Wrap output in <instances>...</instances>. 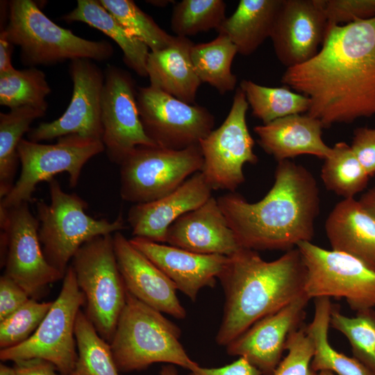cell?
<instances>
[{"label": "cell", "mask_w": 375, "mask_h": 375, "mask_svg": "<svg viewBox=\"0 0 375 375\" xmlns=\"http://www.w3.org/2000/svg\"><path fill=\"white\" fill-rule=\"evenodd\" d=\"M281 83L310 99L324 128L375 115V17L328 25L321 49Z\"/></svg>", "instance_id": "1"}, {"label": "cell", "mask_w": 375, "mask_h": 375, "mask_svg": "<svg viewBox=\"0 0 375 375\" xmlns=\"http://www.w3.org/2000/svg\"><path fill=\"white\" fill-rule=\"evenodd\" d=\"M217 199L242 248L287 251L314 236L318 185L309 170L290 160L278 162L274 185L259 201L234 192Z\"/></svg>", "instance_id": "2"}, {"label": "cell", "mask_w": 375, "mask_h": 375, "mask_svg": "<svg viewBox=\"0 0 375 375\" xmlns=\"http://www.w3.org/2000/svg\"><path fill=\"white\" fill-rule=\"evenodd\" d=\"M306 278V267L297 247L272 261L242 247L228 256L217 278L224 304L217 344L227 346L255 322L301 295Z\"/></svg>", "instance_id": "3"}, {"label": "cell", "mask_w": 375, "mask_h": 375, "mask_svg": "<svg viewBox=\"0 0 375 375\" xmlns=\"http://www.w3.org/2000/svg\"><path fill=\"white\" fill-rule=\"evenodd\" d=\"M181 336L176 324L126 290V303L110 342L119 372L144 370L156 362L197 369L199 365L185 351Z\"/></svg>", "instance_id": "4"}, {"label": "cell", "mask_w": 375, "mask_h": 375, "mask_svg": "<svg viewBox=\"0 0 375 375\" xmlns=\"http://www.w3.org/2000/svg\"><path fill=\"white\" fill-rule=\"evenodd\" d=\"M7 19L1 31L20 48V60L25 65H51L76 58L104 61L113 56L108 41L76 35L51 20L32 0L8 1Z\"/></svg>", "instance_id": "5"}, {"label": "cell", "mask_w": 375, "mask_h": 375, "mask_svg": "<svg viewBox=\"0 0 375 375\" xmlns=\"http://www.w3.org/2000/svg\"><path fill=\"white\" fill-rule=\"evenodd\" d=\"M48 183L50 203L35 201L39 239L47 262L65 275L69 261L84 243L124 229L125 222L122 214L112 222L90 217L82 198L63 191L54 178Z\"/></svg>", "instance_id": "6"}, {"label": "cell", "mask_w": 375, "mask_h": 375, "mask_svg": "<svg viewBox=\"0 0 375 375\" xmlns=\"http://www.w3.org/2000/svg\"><path fill=\"white\" fill-rule=\"evenodd\" d=\"M70 265L85 298V315L99 335L110 343L126 297L112 235H99L84 243Z\"/></svg>", "instance_id": "7"}, {"label": "cell", "mask_w": 375, "mask_h": 375, "mask_svg": "<svg viewBox=\"0 0 375 375\" xmlns=\"http://www.w3.org/2000/svg\"><path fill=\"white\" fill-rule=\"evenodd\" d=\"M203 162L199 144L181 150L138 146L119 165L121 198L133 204L160 199L200 172Z\"/></svg>", "instance_id": "8"}, {"label": "cell", "mask_w": 375, "mask_h": 375, "mask_svg": "<svg viewBox=\"0 0 375 375\" xmlns=\"http://www.w3.org/2000/svg\"><path fill=\"white\" fill-rule=\"evenodd\" d=\"M85 303L69 265L59 295L35 333L24 342L0 351L1 361L41 358L53 363L62 375H70L77 358L75 322Z\"/></svg>", "instance_id": "9"}, {"label": "cell", "mask_w": 375, "mask_h": 375, "mask_svg": "<svg viewBox=\"0 0 375 375\" xmlns=\"http://www.w3.org/2000/svg\"><path fill=\"white\" fill-rule=\"evenodd\" d=\"M1 265L4 274L32 299L64 276L46 260L39 239L40 222L28 202L0 208Z\"/></svg>", "instance_id": "10"}, {"label": "cell", "mask_w": 375, "mask_h": 375, "mask_svg": "<svg viewBox=\"0 0 375 375\" xmlns=\"http://www.w3.org/2000/svg\"><path fill=\"white\" fill-rule=\"evenodd\" d=\"M53 144L22 139L17 148L22 170L9 193L1 199L0 208H8L29 202L36 185L67 172L72 188L77 185L82 169L92 157L105 151L101 140L67 135Z\"/></svg>", "instance_id": "11"}, {"label": "cell", "mask_w": 375, "mask_h": 375, "mask_svg": "<svg viewBox=\"0 0 375 375\" xmlns=\"http://www.w3.org/2000/svg\"><path fill=\"white\" fill-rule=\"evenodd\" d=\"M306 267L303 292L310 299L344 298L356 312L375 308V271L345 253L299 243Z\"/></svg>", "instance_id": "12"}, {"label": "cell", "mask_w": 375, "mask_h": 375, "mask_svg": "<svg viewBox=\"0 0 375 375\" xmlns=\"http://www.w3.org/2000/svg\"><path fill=\"white\" fill-rule=\"evenodd\" d=\"M249 106L238 88L224 122L199 142L203 158L200 172L212 190L234 192L245 181L244 165L258 160L246 121Z\"/></svg>", "instance_id": "13"}, {"label": "cell", "mask_w": 375, "mask_h": 375, "mask_svg": "<svg viewBox=\"0 0 375 375\" xmlns=\"http://www.w3.org/2000/svg\"><path fill=\"white\" fill-rule=\"evenodd\" d=\"M137 103L147 137L157 146L181 150L197 145L213 129L206 107L185 103L151 85L138 87Z\"/></svg>", "instance_id": "14"}, {"label": "cell", "mask_w": 375, "mask_h": 375, "mask_svg": "<svg viewBox=\"0 0 375 375\" xmlns=\"http://www.w3.org/2000/svg\"><path fill=\"white\" fill-rule=\"evenodd\" d=\"M101 98L102 142L108 159L117 165L138 146H155L143 129L135 81L130 73L109 65L104 70Z\"/></svg>", "instance_id": "15"}, {"label": "cell", "mask_w": 375, "mask_h": 375, "mask_svg": "<svg viewBox=\"0 0 375 375\" xmlns=\"http://www.w3.org/2000/svg\"><path fill=\"white\" fill-rule=\"evenodd\" d=\"M69 72L73 91L66 110L59 118L31 128L28 140L40 142L67 135L101 140L104 71L92 60L76 58L70 61Z\"/></svg>", "instance_id": "16"}, {"label": "cell", "mask_w": 375, "mask_h": 375, "mask_svg": "<svg viewBox=\"0 0 375 375\" xmlns=\"http://www.w3.org/2000/svg\"><path fill=\"white\" fill-rule=\"evenodd\" d=\"M328 23L321 0H282L270 38L287 68L304 63L319 51Z\"/></svg>", "instance_id": "17"}, {"label": "cell", "mask_w": 375, "mask_h": 375, "mask_svg": "<svg viewBox=\"0 0 375 375\" xmlns=\"http://www.w3.org/2000/svg\"><path fill=\"white\" fill-rule=\"evenodd\" d=\"M310 300L303 292L277 312L259 319L225 347L226 353L244 358L262 375H273L288 335L302 326Z\"/></svg>", "instance_id": "18"}, {"label": "cell", "mask_w": 375, "mask_h": 375, "mask_svg": "<svg viewBox=\"0 0 375 375\" xmlns=\"http://www.w3.org/2000/svg\"><path fill=\"white\" fill-rule=\"evenodd\" d=\"M118 267L128 292L150 307L182 319L187 312L174 283L120 231L112 235Z\"/></svg>", "instance_id": "19"}, {"label": "cell", "mask_w": 375, "mask_h": 375, "mask_svg": "<svg viewBox=\"0 0 375 375\" xmlns=\"http://www.w3.org/2000/svg\"><path fill=\"white\" fill-rule=\"evenodd\" d=\"M129 241L192 301L202 288L216 285L228 260L226 256L196 253L143 238L133 237Z\"/></svg>", "instance_id": "20"}, {"label": "cell", "mask_w": 375, "mask_h": 375, "mask_svg": "<svg viewBox=\"0 0 375 375\" xmlns=\"http://www.w3.org/2000/svg\"><path fill=\"white\" fill-rule=\"evenodd\" d=\"M212 190L202 173L198 172L172 192L152 201L133 204L127 216L133 235L166 243L169 226L208 201Z\"/></svg>", "instance_id": "21"}, {"label": "cell", "mask_w": 375, "mask_h": 375, "mask_svg": "<svg viewBox=\"0 0 375 375\" xmlns=\"http://www.w3.org/2000/svg\"><path fill=\"white\" fill-rule=\"evenodd\" d=\"M166 243L196 253L226 256L242 248L212 196L169 226Z\"/></svg>", "instance_id": "22"}, {"label": "cell", "mask_w": 375, "mask_h": 375, "mask_svg": "<svg viewBox=\"0 0 375 375\" xmlns=\"http://www.w3.org/2000/svg\"><path fill=\"white\" fill-rule=\"evenodd\" d=\"M322 123L308 114H296L256 126L258 143L278 162L300 155L326 158L331 147L322 140Z\"/></svg>", "instance_id": "23"}, {"label": "cell", "mask_w": 375, "mask_h": 375, "mask_svg": "<svg viewBox=\"0 0 375 375\" xmlns=\"http://www.w3.org/2000/svg\"><path fill=\"white\" fill-rule=\"evenodd\" d=\"M325 231L332 250L352 256L375 271V217L355 198L338 202Z\"/></svg>", "instance_id": "24"}, {"label": "cell", "mask_w": 375, "mask_h": 375, "mask_svg": "<svg viewBox=\"0 0 375 375\" xmlns=\"http://www.w3.org/2000/svg\"><path fill=\"white\" fill-rule=\"evenodd\" d=\"M194 44L188 38L175 36L167 47L150 51L147 62L150 85L185 103L195 104L201 82L191 58Z\"/></svg>", "instance_id": "25"}, {"label": "cell", "mask_w": 375, "mask_h": 375, "mask_svg": "<svg viewBox=\"0 0 375 375\" xmlns=\"http://www.w3.org/2000/svg\"><path fill=\"white\" fill-rule=\"evenodd\" d=\"M281 1L240 0L217 32L231 40L238 53L249 56L270 38Z\"/></svg>", "instance_id": "26"}, {"label": "cell", "mask_w": 375, "mask_h": 375, "mask_svg": "<svg viewBox=\"0 0 375 375\" xmlns=\"http://www.w3.org/2000/svg\"><path fill=\"white\" fill-rule=\"evenodd\" d=\"M62 18L67 22L85 23L107 35L121 48L125 64L138 76H147V62L150 49L126 31L99 0H78L76 6Z\"/></svg>", "instance_id": "27"}, {"label": "cell", "mask_w": 375, "mask_h": 375, "mask_svg": "<svg viewBox=\"0 0 375 375\" xmlns=\"http://www.w3.org/2000/svg\"><path fill=\"white\" fill-rule=\"evenodd\" d=\"M333 304L331 298L314 299L312 322L305 326V331L314 347L311 368L315 372L330 371L335 375H374L354 357L338 351L328 342V331Z\"/></svg>", "instance_id": "28"}, {"label": "cell", "mask_w": 375, "mask_h": 375, "mask_svg": "<svg viewBox=\"0 0 375 375\" xmlns=\"http://www.w3.org/2000/svg\"><path fill=\"white\" fill-rule=\"evenodd\" d=\"M238 53L236 47L225 35L218 34L212 41L194 44L191 58L201 83L215 88L219 94L233 91L237 76L232 73L233 60Z\"/></svg>", "instance_id": "29"}, {"label": "cell", "mask_w": 375, "mask_h": 375, "mask_svg": "<svg viewBox=\"0 0 375 375\" xmlns=\"http://www.w3.org/2000/svg\"><path fill=\"white\" fill-rule=\"evenodd\" d=\"M46 112L31 106L11 109L0 113V198L12 188L19 157L17 148L24 135L30 131L31 124Z\"/></svg>", "instance_id": "30"}, {"label": "cell", "mask_w": 375, "mask_h": 375, "mask_svg": "<svg viewBox=\"0 0 375 375\" xmlns=\"http://www.w3.org/2000/svg\"><path fill=\"white\" fill-rule=\"evenodd\" d=\"M240 88L245 94L252 115L263 124L292 115L307 113L310 108L308 97L292 92L286 85L267 87L244 79Z\"/></svg>", "instance_id": "31"}, {"label": "cell", "mask_w": 375, "mask_h": 375, "mask_svg": "<svg viewBox=\"0 0 375 375\" xmlns=\"http://www.w3.org/2000/svg\"><path fill=\"white\" fill-rule=\"evenodd\" d=\"M74 334L78 358L70 375H120L110 343L99 335L81 310L76 316Z\"/></svg>", "instance_id": "32"}, {"label": "cell", "mask_w": 375, "mask_h": 375, "mask_svg": "<svg viewBox=\"0 0 375 375\" xmlns=\"http://www.w3.org/2000/svg\"><path fill=\"white\" fill-rule=\"evenodd\" d=\"M369 175L354 155L351 146L340 142L324 159L321 178L326 189L344 199L354 198L368 184Z\"/></svg>", "instance_id": "33"}, {"label": "cell", "mask_w": 375, "mask_h": 375, "mask_svg": "<svg viewBox=\"0 0 375 375\" xmlns=\"http://www.w3.org/2000/svg\"><path fill=\"white\" fill-rule=\"evenodd\" d=\"M50 92L44 72L35 67L0 74V104L10 110L31 106L47 112Z\"/></svg>", "instance_id": "34"}, {"label": "cell", "mask_w": 375, "mask_h": 375, "mask_svg": "<svg viewBox=\"0 0 375 375\" xmlns=\"http://www.w3.org/2000/svg\"><path fill=\"white\" fill-rule=\"evenodd\" d=\"M330 326L347 338L353 357L375 375V309L348 317L343 315L337 306H333Z\"/></svg>", "instance_id": "35"}, {"label": "cell", "mask_w": 375, "mask_h": 375, "mask_svg": "<svg viewBox=\"0 0 375 375\" xmlns=\"http://www.w3.org/2000/svg\"><path fill=\"white\" fill-rule=\"evenodd\" d=\"M226 3L222 0H183L175 3L170 26L179 37L216 31L226 17Z\"/></svg>", "instance_id": "36"}, {"label": "cell", "mask_w": 375, "mask_h": 375, "mask_svg": "<svg viewBox=\"0 0 375 375\" xmlns=\"http://www.w3.org/2000/svg\"><path fill=\"white\" fill-rule=\"evenodd\" d=\"M101 5L130 33L156 51L169 46L175 36L161 28L153 19L132 0H99Z\"/></svg>", "instance_id": "37"}, {"label": "cell", "mask_w": 375, "mask_h": 375, "mask_svg": "<svg viewBox=\"0 0 375 375\" xmlns=\"http://www.w3.org/2000/svg\"><path fill=\"white\" fill-rule=\"evenodd\" d=\"M53 301L39 302L30 298L20 308L0 321L1 349L17 346L28 340L49 311Z\"/></svg>", "instance_id": "38"}, {"label": "cell", "mask_w": 375, "mask_h": 375, "mask_svg": "<svg viewBox=\"0 0 375 375\" xmlns=\"http://www.w3.org/2000/svg\"><path fill=\"white\" fill-rule=\"evenodd\" d=\"M285 349L288 354L281 360L273 375H317L311 368L313 344L305 331V326L290 333Z\"/></svg>", "instance_id": "39"}, {"label": "cell", "mask_w": 375, "mask_h": 375, "mask_svg": "<svg viewBox=\"0 0 375 375\" xmlns=\"http://www.w3.org/2000/svg\"><path fill=\"white\" fill-rule=\"evenodd\" d=\"M328 25L375 17V0H321Z\"/></svg>", "instance_id": "40"}, {"label": "cell", "mask_w": 375, "mask_h": 375, "mask_svg": "<svg viewBox=\"0 0 375 375\" xmlns=\"http://www.w3.org/2000/svg\"><path fill=\"white\" fill-rule=\"evenodd\" d=\"M351 148L369 176L375 175V128H356Z\"/></svg>", "instance_id": "41"}, {"label": "cell", "mask_w": 375, "mask_h": 375, "mask_svg": "<svg viewBox=\"0 0 375 375\" xmlns=\"http://www.w3.org/2000/svg\"><path fill=\"white\" fill-rule=\"evenodd\" d=\"M30 298L19 284L3 274L0 278V321L13 313Z\"/></svg>", "instance_id": "42"}, {"label": "cell", "mask_w": 375, "mask_h": 375, "mask_svg": "<svg viewBox=\"0 0 375 375\" xmlns=\"http://www.w3.org/2000/svg\"><path fill=\"white\" fill-rule=\"evenodd\" d=\"M188 375H262L244 358L240 357L233 362L220 367L207 368L199 366Z\"/></svg>", "instance_id": "43"}, {"label": "cell", "mask_w": 375, "mask_h": 375, "mask_svg": "<svg viewBox=\"0 0 375 375\" xmlns=\"http://www.w3.org/2000/svg\"><path fill=\"white\" fill-rule=\"evenodd\" d=\"M12 368L15 375H62L53 363L41 358L15 361Z\"/></svg>", "instance_id": "44"}, {"label": "cell", "mask_w": 375, "mask_h": 375, "mask_svg": "<svg viewBox=\"0 0 375 375\" xmlns=\"http://www.w3.org/2000/svg\"><path fill=\"white\" fill-rule=\"evenodd\" d=\"M14 45L6 37L3 31H0V74L13 71L15 68L11 62V56Z\"/></svg>", "instance_id": "45"}, {"label": "cell", "mask_w": 375, "mask_h": 375, "mask_svg": "<svg viewBox=\"0 0 375 375\" xmlns=\"http://www.w3.org/2000/svg\"><path fill=\"white\" fill-rule=\"evenodd\" d=\"M359 201L375 217V186L364 193Z\"/></svg>", "instance_id": "46"}, {"label": "cell", "mask_w": 375, "mask_h": 375, "mask_svg": "<svg viewBox=\"0 0 375 375\" xmlns=\"http://www.w3.org/2000/svg\"><path fill=\"white\" fill-rule=\"evenodd\" d=\"M160 375H180L176 365L167 364L161 367Z\"/></svg>", "instance_id": "47"}, {"label": "cell", "mask_w": 375, "mask_h": 375, "mask_svg": "<svg viewBox=\"0 0 375 375\" xmlns=\"http://www.w3.org/2000/svg\"><path fill=\"white\" fill-rule=\"evenodd\" d=\"M0 375H15L13 368L1 363L0 365Z\"/></svg>", "instance_id": "48"}, {"label": "cell", "mask_w": 375, "mask_h": 375, "mask_svg": "<svg viewBox=\"0 0 375 375\" xmlns=\"http://www.w3.org/2000/svg\"><path fill=\"white\" fill-rule=\"evenodd\" d=\"M147 2L148 3H150V4H152L153 6H156L157 7H165L167 6L169 3H170L171 2H172V1H166V0H162V1H147Z\"/></svg>", "instance_id": "49"}, {"label": "cell", "mask_w": 375, "mask_h": 375, "mask_svg": "<svg viewBox=\"0 0 375 375\" xmlns=\"http://www.w3.org/2000/svg\"><path fill=\"white\" fill-rule=\"evenodd\" d=\"M317 375H335L333 372L330 371H320L317 373Z\"/></svg>", "instance_id": "50"}]
</instances>
